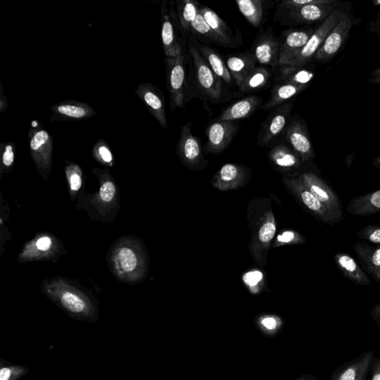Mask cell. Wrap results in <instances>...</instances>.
<instances>
[{"mask_svg": "<svg viewBox=\"0 0 380 380\" xmlns=\"http://www.w3.org/2000/svg\"><path fill=\"white\" fill-rule=\"evenodd\" d=\"M191 30H193V33L199 36L201 39H204L205 42L211 43L220 46L228 47L226 43L214 33V31L211 29L208 23L206 22L200 10L192 25Z\"/></svg>", "mask_w": 380, "mask_h": 380, "instance_id": "obj_33", "label": "cell"}, {"mask_svg": "<svg viewBox=\"0 0 380 380\" xmlns=\"http://www.w3.org/2000/svg\"><path fill=\"white\" fill-rule=\"evenodd\" d=\"M50 122L81 121L90 119L98 112L87 103L67 100L58 102L50 107Z\"/></svg>", "mask_w": 380, "mask_h": 380, "instance_id": "obj_12", "label": "cell"}, {"mask_svg": "<svg viewBox=\"0 0 380 380\" xmlns=\"http://www.w3.org/2000/svg\"><path fill=\"white\" fill-rule=\"evenodd\" d=\"M206 22L210 26L214 33L223 40L228 47L230 45L232 40V30L227 23L210 8L201 6L199 8Z\"/></svg>", "mask_w": 380, "mask_h": 380, "instance_id": "obj_30", "label": "cell"}, {"mask_svg": "<svg viewBox=\"0 0 380 380\" xmlns=\"http://www.w3.org/2000/svg\"><path fill=\"white\" fill-rule=\"evenodd\" d=\"M289 184L301 202L316 218L326 225L337 224L323 204L309 191L300 178L289 181Z\"/></svg>", "mask_w": 380, "mask_h": 380, "instance_id": "obj_15", "label": "cell"}, {"mask_svg": "<svg viewBox=\"0 0 380 380\" xmlns=\"http://www.w3.org/2000/svg\"><path fill=\"white\" fill-rule=\"evenodd\" d=\"M335 261L340 271L347 279L356 285L367 286L371 284L367 274L357 263V262L346 253L338 252L335 256Z\"/></svg>", "mask_w": 380, "mask_h": 380, "instance_id": "obj_21", "label": "cell"}, {"mask_svg": "<svg viewBox=\"0 0 380 380\" xmlns=\"http://www.w3.org/2000/svg\"><path fill=\"white\" fill-rule=\"evenodd\" d=\"M373 278L380 283V267L377 269V271L376 272Z\"/></svg>", "mask_w": 380, "mask_h": 380, "instance_id": "obj_55", "label": "cell"}, {"mask_svg": "<svg viewBox=\"0 0 380 380\" xmlns=\"http://www.w3.org/2000/svg\"><path fill=\"white\" fill-rule=\"evenodd\" d=\"M354 250L363 271L374 277L380 267V246L373 247L366 242H359L354 245Z\"/></svg>", "mask_w": 380, "mask_h": 380, "instance_id": "obj_25", "label": "cell"}, {"mask_svg": "<svg viewBox=\"0 0 380 380\" xmlns=\"http://www.w3.org/2000/svg\"><path fill=\"white\" fill-rule=\"evenodd\" d=\"M167 2L162 3V40L164 55L169 57L183 55L182 48L178 40L175 24L167 9Z\"/></svg>", "mask_w": 380, "mask_h": 380, "instance_id": "obj_18", "label": "cell"}, {"mask_svg": "<svg viewBox=\"0 0 380 380\" xmlns=\"http://www.w3.org/2000/svg\"><path fill=\"white\" fill-rule=\"evenodd\" d=\"M272 72L264 67H257L245 79L240 91L244 94H251L265 88L272 81Z\"/></svg>", "mask_w": 380, "mask_h": 380, "instance_id": "obj_29", "label": "cell"}, {"mask_svg": "<svg viewBox=\"0 0 380 380\" xmlns=\"http://www.w3.org/2000/svg\"><path fill=\"white\" fill-rule=\"evenodd\" d=\"M239 128V124L235 121H216L206 130L208 142L203 152L207 153L223 152L231 144Z\"/></svg>", "mask_w": 380, "mask_h": 380, "instance_id": "obj_11", "label": "cell"}, {"mask_svg": "<svg viewBox=\"0 0 380 380\" xmlns=\"http://www.w3.org/2000/svg\"><path fill=\"white\" fill-rule=\"evenodd\" d=\"M279 39L273 28H268L256 38L252 53L259 65L276 68L279 66Z\"/></svg>", "mask_w": 380, "mask_h": 380, "instance_id": "obj_10", "label": "cell"}, {"mask_svg": "<svg viewBox=\"0 0 380 380\" xmlns=\"http://www.w3.org/2000/svg\"><path fill=\"white\" fill-rule=\"evenodd\" d=\"M116 195V186L112 181H106L103 184L100 190V196L105 202L112 201Z\"/></svg>", "mask_w": 380, "mask_h": 380, "instance_id": "obj_44", "label": "cell"}, {"mask_svg": "<svg viewBox=\"0 0 380 380\" xmlns=\"http://www.w3.org/2000/svg\"><path fill=\"white\" fill-rule=\"evenodd\" d=\"M374 357V351L363 352L337 368L331 374L330 380H367Z\"/></svg>", "mask_w": 380, "mask_h": 380, "instance_id": "obj_14", "label": "cell"}, {"mask_svg": "<svg viewBox=\"0 0 380 380\" xmlns=\"http://www.w3.org/2000/svg\"><path fill=\"white\" fill-rule=\"evenodd\" d=\"M369 82L374 84L380 85V67L374 69L371 74Z\"/></svg>", "mask_w": 380, "mask_h": 380, "instance_id": "obj_52", "label": "cell"}, {"mask_svg": "<svg viewBox=\"0 0 380 380\" xmlns=\"http://www.w3.org/2000/svg\"><path fill=\"white\" fill-rule=\"evenodd\" d=\"M353 27V21L347 13L332 30L313 60L320 63H327L334 59L343 49Z\"/></svg>", "mask_w": 380, "mask_h": 380, "instance_id": "obj_6", "label": "cell"}, {"mask_svg": "<svg viewBox=\"0 0 380 380\" xmlns=\"http://www.w3.org/2000/svg\"><path fill=\"white\" fill-rule=\"evenodd\" d=\"M315 77L313 71L305 67L281 66L276 76V83H289L298 86H310Z\"/></svg>", "mask_w": 380, "mask_h": 380, "instance_id": "obj_26", "label": "cell"}, {"mask_svg": "<svg viewBox=\"0 0 380 380\" xmlns=\"http://www.w3.org/2000/svg\"><path fill=\"white\" fill-rule=\"evenodd\" d=\"M297 235L292 231H286L279 235L278 241L282 243H289L296 240Z\"/></svg>", "mask_w": 380, "mask_h": 380, "instance_id": "obj_48", "label": "cell"}, {"mask_svg": "<svg viewBox=\"0 0 380 380\" xmlns=\"http://www.w3.org/2000/svg\"><path fill=\"white\" fill-rule=\"evenodd\" d=\"M270 157L272 162L281 168H295L300 165V157L286 146L276 147L271 152Z\"/></svg>", "mask_w": 380, "mask_h": 380, "instance_id": "obj_32", "label": "cell"}, {"mask_svg": "<svg viewBox=\"0 0 380 380\" xmlns=\"http://www.w3.org/2000/svg\"><path fill=\"white\" fill-rule=\"evenodd\" d=\"M192 128L191 122H188L182 126L177 145V152L187 164L196 165L203 157L201 140L192 133Z\"/></svg>", "mask_w": 380, "mask_h": 380, "instance_id": "obj_16", "label": "cell"}, {"mask_svg": "<svg viewBox=\"0 0 380 380\" xmlns=\"http://www.w3.org/2000/svg\"><path fill=\"white\" fill-rule=\"evenodd\" d=\"M357 236L361 240L380 245V227L366 226L359 230Z\"/></svg>", "mask_w": 380, "mask_h": 380, "instance_id": "obj_41", "label": "cell"}, {"mask_svg": "<svg viewBox=\"0 0 380 380\" xmlns=\"http://www.w3.org/2000/svg\"><path fill=\"white\" fill-rule=\"evenodd\" d=\"M344 14L345 12L339 9L332 11L314 30L313 34L303 50L300 52L289 66L305 67L308 63L312 61L315 53L320 49L332 30L339 23Z\"/></svg>", "mask_w": 380, "mask_h": 380, "instance_id": "obj_3", "label": "cell"}, {"mask_svg": "<svg viewBox=\"0 0 380 380\" xmlns=\"http://www.w3.org/2000/svg\"><path fill=\"white\" fill-rule=\"evenodd\" d=\"M116 263L123 272H132L138 266V257L133 250L128 247L121 249L116 255Z\"/></svg>", "mask_w": 380, "mask_h": 380, "instance_id": "obj_34", "label": "cell"}, {"mask_svg": "<svg viewBox=\"0 0 380 380\" xmlns=\"http://www.w3.org/2000/svg\"><path fill=\"white\" fill-rule=\"evenodd\" d=\"M29 150L40 170L50 171L52 168L53 138L38 120L31 121L28 130Z\"/></svg>", "mask_w": 380, "mask_h": 380, "instance_id": "obj_2", "label": "cell"}, {"mask_svg": "<svg viewBox=\"0 0 380 380\" xmlns=\"http://www.w3.org/2000/svg\"><path fill=\"white\" fill-rule=\"evenodd\" d=\"M335 5H309L288 11V18L295 25L322 23L328 16L337 9Z\"/></svg>", "mask_w": 380, "mask_h": 380, "instance_id": "obj_17", "label": "cell"}, {"mask_svg": "<svg viewBox=\"0 0 380 380\" xmlns=\"http://www.w3.org/2000/svg\"><path fill=\"white\" fill-rule=\"evenodd\" d=\"M281 326L282 321L278 316L264 315L258 321V328L268 337L276 336L281 330Z\"/></svg>", "mask_w": 380, "mask_h": 380, "instance_id": "obj_35", "label": "cell"}, {"mask_svg": "<svg viewBox=\"0 0 380 380\" xmlns=\"http://www.w3.org/2000/svg\"><path fill=\"white\" fill-rule=\"evenodd\" d=\"M60 305L69 313L76 315L77 318L89 320L94 315L93 308L87 301L74 293H63L59 297Z\"/></svg>", "mask_w": 380, "mask_h": 380, "instance_id": "obj_24", "label": "cell"}, {"mask_svg": "<svg viewBox=\"0 0 380 380\" xmlns=\"http://www.w3.org/2000/svg\"><path fill=\"white\" fill-rule=\"evenodd\" d=\"M263 274L260 272H252L246 274L244 276V281L249 285V286H256V285L262 279Z\"/></svg>", "mask_w": 380, "mask_h": 380, "instance_id": "obj_45", "label": "cell"}, {"mask_svg": "<svg viewBox=\"0 0 380 380\" xmlns=\"http://www.w3.org/2000/svg\"><path fill=\"white\" fill-rule=\"evenodd\" d=\"M348 213L367 217L380 213V189L353 199L347 208Z\"/></svg>", "mask_w": 380, "mask_h": 380, "instance_id": "obj_22", "label": "cell"}, {"mask_svg": "<svg viewBox=\"0 0 380 380\" xmlns=\"http://www.w3.org/2000/svg\"><path fill=\"white\" fill-rule=\"evenodd\" d=\"M372 4L374 6L380 7V0H373Z\"/></svg>", "mask_w": 380, "mask_h": 380, "instance_id": "obj_56", "label": "cell"}, {"mask_svg": "<svg viewBox=\"0 0 380 380\" xmlns=\"http://www.w3.org/2000/svg\"><path fill=\"white\" fill-rule=\"evenodd\" d=\"M294 106V101H289L272 110L262 123L258 135V145L266 146L279 138L288 125V121Z\"/></svg>", "mask_w": 380, "mask_h": 380, "instance_id": "obj_8", "label": "cell"}, {"mask_svg": "<svg viewBox=\"0 0 380 380\" xmlns=\"http://www.w3.org/2000/svg\"><path fill=\"white\" fill-rule=\"evenodd\" d=\"M29 371L28 369L21 366H4L2 363L0 368V380H18L26 375Z\"/></svg>", "mask_w": 380, "mask_h": 380, "instance_id": "obj_38", "label": "cell"}, {"mask_svg": "<svg viewBox=\"0 0 380 380\" xmlns=\"http://www.w3.org/2000/svg\"><path fill=\"white\" fill-rule=\"evenodd\" d=\"M262 107V99L257 95H250L234 102L216 118L217 121H236L244 120L255 114Z\"/></svg>", "mask_w": 380, "mask_h": 380, "instance_id": "obj_19", "label": "cell"}, {"mask_svg": "<svg viewBox=\"0 0 380 380\" xmlns=\"http://www.w3.org/2000/svg\"><path fill=\"white\" fill-rule=\"evenodd\" d=\"M372 164L374 167L380 169V155L374 158L372 162Z\"/></svg>", "mask_w": 380, "mask_h": 380, "instance_id": "obj_54", "label": "cell"}, {"mask_svg": "<svg viewBox=\"0 0 380 380\" xmlns=\"http://www.w3.org/2000/svg\"><path fill=\"white\" fill-rule=\"evenodd\" d=\"M284 139L303 162L313 160L314 151L306 123L301 118H294L284 130Z\"/></svg>", "mask_w": 380, "mask_h": 380, "instance_id": "obj_9", "label": "cell"}, {"mask_svg": "<svg viewBox=\"0 0 380 380\" xmlns=\"http://www.w3.org/2000/svg\"><path fill=\"white\" fill-rule=\"evenodd\" d=\"M314 28L306 26L284 30L279 39V66H289L303 50L314 33Z\"/></svg>", "mask_w": 380, "mask_h": 380, "instance_id": "obj_7", "label": "cell"}, {"mask_svg": "<svg viewBox=\"0 0 380 380\" xmlns=\"http://www.w3.org/2000/svg\"><path fill=\"white\" fill-rule=\"evenodd\" d=\"M300 179L309 191L323 204L336 223H340L343 218L342 206L334 190L315 173H304Z\"/></svg>", "mask_w": 380, "mask_h": 380, "instance_id": "obj_4", "label": "cell"}, {"mask_svg": "<svg viewBox=\"0 0 380 380\" xmlns=\"http://www.w3.org/2000/svg\"><path fill=\"white\" fill-rule=\"evenodd\" d=\"M242 173V168L235 164H228L220 169L219 177L221 181L230 182L239 177Z\"/></svg>", "mask_w": 380, "mask_h": 380, "instance_id": "obj_42", "label": "cell"}, {"mask_svg": "<svg viewBox=\"0 0 380 380\" xmlns=\"http://www.w3.org/2000/svg\"><path fill=\"white\" fill-rule=\"evenodd\" d=\"M67 172L71 189L72 191H77L82 185V171L80 167L74 163L68 162Z\"/></svg>", "mask_w": 380, "mask_h": 380, "instance_id": "obj_40", "label": "cell"}, {"mask_svg": "<svg viewBox=\"0 0 380 380\" xmlns=\"http://www.w3.org/2000/svg\"><path fill=\"white\" fill-rule=\"evenodd\" d=\"M371 315L372 319L376 322L380 329V303L373 307Z\"/></svg>", "mask_w": 380, "mask_h": 380, "instance_id": "obj_51", "label": "cell"}, {"mask_svg": "<svg viewBox=\"0 0 380 380\" xmlns=\"http://www.w3.org/2000/svg\"><path fill=\"white\" fill-rule=\"evenodd\" d=\"M52 245V241L50 238L43 237L39 240L37 242V247L41 251H45L50 248Z\"/></svg>", "mask_w": 380, "mask_h": 380, "instance_id": "obj_50", "label": "cell"}, {"mask_svg": "<svg viewBox=\"0 0 380 380\" xmlns=\"http://www.w3.org/2000/svg\"><path fill=\"white\" fill-rule=\"evenodd\" d=\"M368 30L371 33L376 34L380 36V13L377 15L375 21L369 23Z\"/></svg>", "mask_w": 380, "mask_h": 380, "instance_id": "obj_49", "label": "cell"}, {"mask_svg": "<svg viewBox=\"0 0 380 380\" xmlns=\"http://www.w3.org/2000/svg\"><path fill=\"white\" fill-rule=\"evenodd\" d=\"M93 155L101 163L106 165H113L114 155L111 150L108 142L104 139H99L93 147Z\"/></svg>", "mask_w": 380, "mask_h": 380, "instance_id": "obj_36", "label": "cell"}, {"mask_svg": "<svg viewBox=\"0 0 380 380\" xmlns=\"http://www.w3.org/2000/svg\"><path fill=\"white\" fill-rule=\"evenodd\" d=\"M9 107L6 95L4 94L3 83L0 82V113L6 112Z\"/></svg>", "mask_w": 380, "mask_h": 380, "instance_id": "obj_47", "label": "cell"}, {"mask_svg": "<svg viewBox=\"0 0 380 380\" xmlns=\"http://www.w3.org/2000/svg\"><path fill=\"white\" fill-rule=\"evenodd\" d=\"M239 8L245 19L252 26L259 28L264 20V2L262 0H236Z\"/></svg>", "mask_w": 380, "mask_h": 380, "instance_id": "obj_31", "label": "cell"}, {"mask_svg": "<svg viewBox=\"0 0 380 380\" xmlns=\"http://www.w3.org/2000/svg\"><path fill=\"white\" fill-rule=\"evenodd\" d=\"M276 228L273 221H267L262 225L259 233V239L262 243H267L273 240Z\"/></svg>", "mask_w": 380, "mask_h": 380, "instance_id": "obj_43", "label": "cell"}, {"mask_svg": "<svg viewBox=\"0 0 380 380\" xmlns=\"http://www.w3.org/2000/svg\"><path fill=\"white\" fill-rule=\"evenodd\" d=\"M225 63L235 85L240 88L257 68V62L252 52H244L228 56Z\"/></svg>", "mask_w": 380, "mask_h": 380, "instance_id": "obj_20", "label": "cell"}, {"mask_svg": "<svg viewBox=\"0 0 380 380\" xmlns=\"http://www.w3.org/2000/svg\"><path fill=\"white\" fill-rule=\"evenodd\" d=\"M308 87L309 86H298L289 83H276L270 99L262 106V109L264 111L273 110L279 106L289 102Z\"/></svg>", "mask_w": 380, "mask_h": 380, "instance_id": "obj_23", "label": "cell"}, {"mask_svg": "<svg viewBox=\"0 0 380 380\" xmlns=\"http://www.w3.org/2000/svg\"><path fill=\"white\" fill-rule=\"evenodd\" d=\"M370 372L371 380H380V358H373Z\"/></svg>", "mask_w": 380, "mask_h": 380, "instance_id": "obj_46", "label": "cell"}, {"mask_svg": "<svg viewBox=\"0 0 380 380\" xmlns=\"http://www.w3.org/2000/svg\"><path fill=\"white\" fill-rule=\"evenodd\" d=\"M296 380H320V379L318 377H315L312 374H307L301 376Z\"/></svg>", "mask_w": 380, "mask_h": 380, "instance_id": "obj_53", "label": "cell"}, {"mask_svg": "<svg viewBox=\"0 0 380 380\" xmlns=\"http://www.w3.org/2000/svg\"><path fill=\"white\" fill-rule=\"evenodd\" d=\"M176 4L178 9L179 30L184 38L186 39L199 11L200 4L192 0H178Z\"/></svg>", "mask_w": 380, "mask_h": 380, "instance_id": "obj_28", "label": "cell"}, {"mask_svg": "<svg viewBox=\"0 0 380 380\" xmlns=\"http://www.w3.org/2000/svg\"><path fill=\"white\" fill-rule=\"evenodd\" d=\"M135 93L162 128L167 130L168 122L163 91L152 84L142 83L135 89Z\"/></svg>", "mask_w": 380, "mask_h": 380, "instance_id": "obj_13", "label": "cell"}, {"mask_svg": "<svg viewBox=\"0 0 380 380\" xmlns=\"http://www.w3.org/2000/svg\"><path fill=\"white\" fill-rule=\"evenodd\" d=\"M336 0H285L281 2L280 7L287 11L296 9L309 5H335Z\"/></svg>", "mask_w": 380, "mask_h": 380, "instance_id": "obj_37", "label": "cell"}, {"mask_svg": "<svg viewBox=\"0 0 380 380\" xmlns=\"http://www.w3.org/2000/svg\"><path fill=\"white\" fill-rule=\"evenodd\" d=\"M196 85L203 96L213 104L219 103L223 96V82L214 73L201 55L196 47H190Z\"/></svg>", "mask_w": 380, "mask_h": 380, "instance_id": "obj_1", "label": "cell"}, {"mask_svg": "<svg viewBox=\"0 0 380 380\" xmlns=\"http://www.w3.org/2000/svg\"><path fill=\"white\" fill-rule=\"evenodd\" d=\"M167 85L170 94L172 110L174 107L184 108L186 104V69L184 55L179 57H166Z\"/></svg>", "mask_w": 380, "mask_h": 380, "instance_id": "obj_5", "label": "cell"}, {"mask_svg": "<svg viewBox=\"0 0 380 380\" xmlns=\"http://www.w3.org/2000/svg\"><path fill=\"white\" fill-rule=\"evenodd\" d=\"M1 162L4 167L10 168L13 166L15 158L16 145L13 142H2L0 145Z\"/></svg>", "mask_w": 380, "mask_h": 380, "instance_id": "obj_39", "label": "cell"}, {"mask_svg": "<svg viewBox=\"0 0 380 380\" xmlns=\"http://www.w3.org/2000/svg\"><path fill=\"white\" fill-rule=\"evenodd\" d=\"M199 51L221 81L230 86L235 83L225 60L220 57L219 53L213 50L212 48L203 45H199Z\"/></svg>", "mask_w": 380, "mask_h": 380, "instance_id": "obj_27", "label": "cell"}]
</instances>
